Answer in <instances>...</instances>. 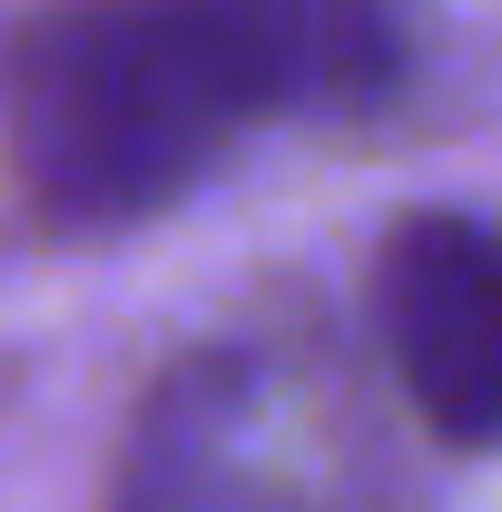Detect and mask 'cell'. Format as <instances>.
I'll list each match as a JSON object with an SVG mask.
<instances>
[{
	"instance_id": "cell-3",
	"label": "cell",
	"mask_w": 502,
	"mask_h": 512,
	"mask_svg": "<svg viewBox=\"0 0 502 512\" xmlns=\"http://www.w3.org/2000/svg\"><path fill=\"white\" fill-rule=\"evenodd\" d=\"M384 365L404 414L463 453H502V227L483 217H404L375 266Z\"/></svg>"
},
{
	"instance_id": "cell-1",
	"label": "cell",
	"mask_w": 502,
	"mask_h": 512,
	"mask_svg": "<svg viewBox=\"0 0 502 512\" xmlns=\"http://www.w3.org/2000/svg\"><path fill=\"white\" fill-rule=\"evenodd\" d=\"M394 89L384 0H69L0 60V158L50 227H128L266 119Z\"/></svg>"
},
{
	"instance_id": "cell-2",
	"label": "cell",
	"mask_w": 502,
	"mask_h": 512,
	"mask_svg": "<svg viewBox=\"0 0 502 512\" xmlns=\"http://www.w3.org/2000/svg\"><path fill=\"white\" fill-rule=\"evenodd\" d=\"M414 463L384 394L325 335H237L138 404L109 512H404Z\"/></svg>"
}]
</instances>
